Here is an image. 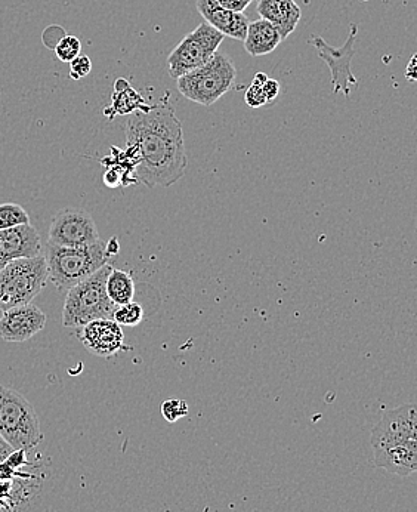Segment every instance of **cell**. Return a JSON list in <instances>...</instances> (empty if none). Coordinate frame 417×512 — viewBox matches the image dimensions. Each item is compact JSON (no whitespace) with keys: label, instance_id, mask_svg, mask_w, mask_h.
Listing matches in <instances>:
<instances>
[{"label":"cell","instance_id":"obj_5","mask_svg":"<svg viewBox=\"0 0 417 512\" xmlns=\"http://www.w3.org/2000/svg\"><path fill=\"white\" fill-rule=\"evenodd\" d=\"M0 436L14 450L30 452L43 439L35 407L12 388L0 385Z\"/></svg>","mask_w":417,"mask_h":512},{"label":"cell","instance_id":"obj_19","mask_svg":"<svg viewBox=\"0 0 417 512\" xmlns=\"http://www.w3.org/2000/svg\"><path fill=\"white\" fill-rule=\"evenodd\" d=\"M105 291H107L108 298L114 305H125L134 301L135 296V282L132 274L126 273L117 268H111L110 274L105 283Z\"/></svg>","mask_w":417,"mask_h":512},{"label":"cell","instance_id":"obj_27","mask_svg":"<svg viewBox=\"0 0 417 512\" xmlns=\"http://www.w3.org/2000/svg\"><path fill=\"white\" fill-rule=\"evenodd\" d=\"M262 92H264L267 103H273V101L277 100L278 94H280V83L276 79L268 77L267 82L262 85Z\"/></svg>","mask_w":417,"mask_h":512},{"label":"cell","instance_id":"obj_21","mask_svg":"<svg viewBox=\"0 0 417 512\" xmlns=\"http://www.w3.org/2000/svg\"><path fill=\"white\" fill-rule=\"evenodd\" d=\"M144 308L138 302H129V304L119 305L113 314V320L119 326H126V328H135L141 325L144 320Z\"/></svg>","mask_w":417,"mask_h":512},{"label":"cell","instance_id":"obj_24","mask_svg":"<svg viewBox=\"0 0 417 512\" xmlns=\"http://www.w3.org/2000/svg\"><path fill=\"white\" fill-rule=\"evenodd\" d=\"M92 70V61L88 55L80 54L70 63V77L73 80H80L88 76Z\"/></svg>","mask_w":417,"mask_h":512},{"label":"cell","instance_id":"obj_14","mask_svg":"<svg viewBox=\"0 0 417 512\" xmlns=\"http://www.w3.org/2000/svg\"><path fill=\"white\" fill-rule=\"evenodd\" d=\"M197 11L200 12L205 23L218 30L222 36L243 42L250 24L246 15L227 11L221 8L216 0H197Z\"/></svg>","mask_w":417,"mask_h":512},{"label":"cell","instance_id":"obj_15","mask_svg":"<svg viewBox=\"0 0 417 512\" xmlns=\"http://www.w3.org/2000/svg\"><path fill=\"white\" fill-rule=\"evenodd\" d=\"M375 452V465L388 473L409 477L417 470V440L398 446L379 447Z\"/></svg>","mask_w":417,"mask_h":512},{"label":"cell","instance_id":"obj_28","mask_svg":"<svg viewBox=\"0 0 417 512\" xmlns=\"http://www.w3.org/2000/svg\"><path fill=\"white\" fill-rule=\"evenodd\" d=\"M104 183L108 185V187H117V185L122 184V175L117 172V169H110L107 171V174L104 175Z\"/></svg>","mask_w":417,"mask_h":512},{"label":"cell","instance_id":"obj_23","mask_svg":"<svg viewBox=\"0 0 417 512\" xmlns=\"http://www.w3.org/2000/svg\"><path fill=\"white\" fill-rule=\"evenodd\" d=\"M188 403L181 399H169L162 404V415L169 424H175L179 419L188 415Z\"/></svg>","mask_w":417,"mask_h":512},{"label":"cell","instance_id":"obj_17","mask_svg":"<svg viewBox=\"0 0 417 512\" xmlns=\"http://www.w3.org/2000/svg\"><path fill=\"white\" fill-rule=\"evenodd\" d=\"M244 49L252 57H261L276 51L281 43V36L273 24L267 20H256L247 27L246 37L243 40Z\"/></svg>","mask_w":417,"mask_h":512},{"label":"cell","instance_id":"obj_3","mask_svg":"<svg viewBox=\"0 0 417 512\" xmlns=\"http://www.w3.org/2000/svg\"><path fill=\"white\" fill-rule=\"evenodd\" d=\"M111 265H104L97 273L67 291L63 307L64 328H83L94 320H113L117 305L105 291Z\"/></svg>","mask_w":417,"mask_h":512},{"label":"cell","instance_id":"obj_33","mask_svg":"<svg viewBox=\"0 0 417 512\" xmlns=\"http://www.w3.org/2000/svg\"><path fill=\"white\" fill-rule=\"evenodd\" d=\"M258 2H259V0H258Z\"/></svg>","mask_w":417,"mask_h":512},{"label":"cell","instance_id":"obj_11","mask_svg":"<svg viewBox=\"0 0 417 512\" xmlns=\"http://www.w3.org/2000/svg\"><path fill=\"white\" fill-rule=\"evenodd\" d=\"M46 314L35 304L21 305L0 317V338L5 342H26L45 329Z\"/></svg>","mask_w":417,"mask_h":512},{"label":"cell","instance_id":"obj_18","mask_svg":"<svg viewBox=\"0 0 417 512\" xmlns=\"http://www.w3.org/2000/svg\"><path fill=\"white\" fill-rule=\"evenodd\" d=\"M111 100H113V106H111L110 110L105 111V113L111 111V113L123 116V114H132L135 111H145L147 113V111L153 109V106L145 103L141 94L132 88L131 83L125 77H120L114 83V94Z\"/></svg>","mask_w":417,"mask_h":512},{"label":"cell","instance_id":"obj_20","mask_svg":"<svg viewBox=\"0 0 417 512\" xmlns=\"http://www.w3.org/2000/svg\"><path fill=\"white\" fill-rule=\"evenodd\" d=\"M32 224L29 214L23 206L17 203H3L0 205V230L18 227V225Z\"/></svg>","mask_w":417,"mask_h":512},{"label":"cell","instance_id":"obj_7","mask_svg":"<svg viewBox=\"0 0 417 512\" xmlns=\"http://www.w3.org/2000/svg\"><path fill=\"white\" fill-rule=\"evenodd\" d=\"M224 39L225 36L203 21L196 30L188 33L169 55L168 72L172 79L178 80L184 74L208 64Z\"/></svg>","mask_w":417,"mask_h":512},{"label":"cell","instance_id":"obj_1","mask_svg":"<svg viewBox=\"0 0 417 512\" xmlns=\"http://www.w3.org/2000/svg\"><path fill=\"white\" fill-rule=\"evenodd\" d=\"M128 156L147 187H171L184 177L188 160L182 125L171 104L135 111L126 123Z\"/></svg>","mask_w":417,"mask_h":512},{"label":"cell","instance_id":"obj_32","mask_svg":"<svg viewBox=\"0 0 417 512\" xmlns=\"http://www.w3.org/2000/svg\"><path fill=\"white\" fill-rule=\"evenodd\" d=\"M268 76L265 73H256L255 79H253L252 85L262 86L265 82H267Z\"/></svg>","mask_w":417,"mask_h":512},{"label":"cell","instance_id":"obj_26","mask_svg":"<svg viewBox=\"0 0 417 512\" xmlns=\"http://www.w3.org/2000/svg\"><path fill=\"white\" fill-rule=\"evenodd\" d=\"M216 2H218L221 8L227 9V11L243 14L244 9L249 8L253 0H216Z\"/></svg>","mask_w":417,"mask_h":512},{"label":"cell","instance_id":"obj_25","mask_svg":"<svg viewBox=\"0 0 417 512\" xmlns=\"http://www.w3.org/2000/svg\"><path fill=\"white\" fill-rule=\"evenodd\" d=\"M244 100H246L247 106L252 107V109H261L265 104H268L264 92H262V86L250 85L246 95H244Z\"/></svg>","mask_w":417,"mask_h":512},{"label":"cell","instance_id":"obj_12","mask_svg":"<svg viewBox=\"0 0 417 512\" xmlns=\"http://www.w3.org/2000/svg\"><path fill=\"white\" fill-rule=\"evenodd\" d=\"M79 339L89 353L98 357H113L125 350V333L114 320H94L83 326Z\"/></svg>","mask_w":417,"mask_h":512},{"label":"cell","instance_id":"obj_6","mask_svg":"<svg viewBox=\"0 0 417 512\" xmlns=\"http://www.w3.org/2000/svg\"><path fill=\"white\" fill-rule=\"evenodd\" d=\"M236 76L237 70L233 61L227 55L216 52L208 64L184 74L176 83L178 91L187 100L209 107L230 91Z\"/></svg>","mask_w":417,"mask_h":512},{"label":"cell","instance_id":"obj_10","mask_svg":"<svg viewBox=\"0 0 417 512\" xmlns=\"http://www.w3.org/2000/svg\"><path fill=\"white\" fill-rule=\"evenodd\" d=\"M417 440V407L409 403L386 410L372 433L373 449L398 446Z\"/></svg>","mask_w":417,"mask_h":512},{"label":"cell","instance_id":"obj_22","mask_svg":"<svg viewBox=\"0 0 417 512\" xmlns=\"http://www.w3.org/2000/svg\"><path fill=\"white\" fill-rule=\"evenodd\" d=\"M55 54H57L58 60L63 63H71L74 58L79 57L82 52V43L77 39L76 36H64L60 42L55 45Z\"/></svg>","mask_w":417,"mask_h":512},{"label":"cell","instance_id":"obj_13","mask_svg":"<svg viewBox=\"0 0 417 512\" xmlns=\"http://www.w3.org/2000/svg\"><path fill=\"white\" fill-rule=\"evenodd\" d=\"M43 255L42 239L32 224L0 230V270L11 261Z\"/></svg>","mask_w":417,"mask_h":512},{"label":"cell","instance_id":"obj_16","mask_svg":"<svg viewBox=\"0 0 417 512\" xmlns=\"http://www.w3.org/2000/svg\"><path fill=\"white\" fill-rule=\"evenodd\" d=\"M258 14L262 20L276 27L281 40L295 32L302 17L301 8L295 0H259Z\"/></svg>","mask_w":417,"mask_h":512},{"label":"cell","instance_id":"obj_30","mask_svg":"<svg viewBox=\"0 0 417 512\" xmlns=\"http://www.w3.org/2000/svg\"><path fill=\"white\" fill-rule=\"evenodd\" d=\"M416 55H413L412 60H410L409 67L406 70V77L410 80V82H415L416 80Z\"/></svg>","mask_w":417,"mask_h":512},{"label":"cell","instance_id":"obj_2","mask_svg":"<svg viewBox=\"0 0 417 512\" xmlns=\"http://www.w3.org/2000/svg\"><path fill=\"white\" fill-rule=\"evenodd\" d=\"M43 256L48 267V279L60 292H67L77 283L88 279L111 259L101 239L83 248H64L46 243Z\"/></svg>","mask_w":417,"mask_h":512},{"label":"cell","instance_id":"obj_4","mask_svg":"<svg viewBox=\"0 0 417 512\" xmlns=\"http://www.w3.org/2000/svg\"><path fill=\"white\" fill-rule=\"evenodd\" d=\"M45 256L20 258L0 270V311L32 304L48 283Z\"/></svg>","mask_w":417,"mask_h":512},{"label":"cell","instance_id":"obj_8","mask_svg":"<svg viewBox=\"0 0 417 512\" xmlns=\"http://www.w3.org/2000/svg\"><path fill=\"white\" fill-rule=\"evenodd\" d=\"M100 240L98 227L89 212L66 208L52 217L48 243L64 248H83Z\"/></svg>","mask_w":417,"mask_h":512},{"label":"cell","instance_id":"obj_31","mask_svg":"<svg viewBox=\"0 0 417 512\" xmlns=\"http://www.w3.org/2000/svg\"><path fill=\"white\" fill-rule=\"evenodd\" d=\"M105 248H107V254L110 255L111 258L119 254V242H117L116 237H113L110 242L105 243Z\"/></svg>","mask_w":417,"mask_h":512},{"label":"cell","instance_id":"obj_29","mask_svg":"<svg viewBox=\"0 0 417 512\" xmlns=\"http://www.w3.org/2000/svg\"><path fill=\"white\" fill-rule=\"evenodd\" d=\"M14 452V449H12L11 446H9L8 443H6L5 439H3L2 436H0V464L2 462H5L6 459L11 456V453Z\"/></svg>","mask_w":417,"mask_h":512},{"label":"cell","instance_id":"obj_9","mask_svg":"<svg viewBox=\"0 0 417 512\" xmlns=\"http://www.w3.org/2000/svg\"><path fill=\"white\" fill-rule=\"evenodd\" d=\"M357 32V26L351 24V33H349L347 42H345L344 46H341V48H333L323 37H311L310 42L313 43L314 48L317 49L321 60L326 61L330 73H332L333 92H335V94L344 92L348 97V95L351 94V86L358 85V80L355 79L351 70V61L355 55L354 43Z\"/></svg>","mask_w":417,"mask_h":512}]
</instances>
